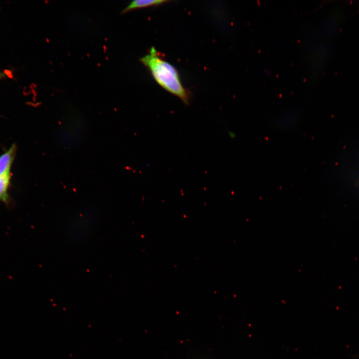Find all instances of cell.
<instances>
[{
    "label": "cell",
    "instance_id": "6da1fadb",
    "mask_svg": "<svg viewBox=\"0 0 359 359\" xmlns=\"http://www.w3.org/2000/svg\"><path fill=\"white\" fill-rule=\"evenodd\" d=\"M140 60L149 69L154 79L162 88L177 96L184 104H189L190 95L182 86L177 70L163 59L155 47H152L149 53Z\"/></svg>",
    "mask_w": 359,
    "mask_h": 359
},
{
    "label": "cell",
    "instance_id": "7a4b0ae2",
    "mask_svg": "<svg viewBox=\"0 0 359 359\" xmlns=\"http://www.w3.org/2000/svg\"><path fill=\"white\" fill-rule=\"evenodd\" d=\"M86 130L87 123L82 116L76 112L68 113L59 124L58 141L64 148H74L81 143Z\"/></svg>",
    "mask_w": 359,
    "mask_h": 359
},
{
    "label": "cell",
    "instance_id": "3957f363",
    "mask_svg": "<svg viewBox=\"0 0 359 359\" xmlns=\"http://www.w3.org/2000/svg\"><path fill=\"white\" fill-rule=\"evenodd\" d=\"M98 211L95 207H88L75 215L67 226V235L73 243H80L90 234L97 220Z\"/></svg>",
    "mask_w": 359,
    "mask_h": 359
},
{
    "label": "cell",
    "instance_id": "277c9868",
    "mask_svg": "<svg viewBox=\"0 0 359 359\" xmlns=\"http://www.w3.org/2000/svg\"><path fill=\"white\" fill-rule=\"evenodd\" d=\"M16 150V145L12 144L0 156V177L11 174L10 170L15 158Z\"/></svg>",
    "mask_w": 359,
    "mask_h": 359
},
{
    "label": "cell",
    "instance_id": "5b68a950",
    "mask_svg": "<svg viewBox=\"0 0 359 359\" xmlns=\"http://www.w3.org/2000/svg\"><path fill=\"white\" fill-rule=\"evenodd\" d=\"M168 1H169L166 0H134L125 7L121 12L125 13L135 9L159 5Z\"/></svg>",
    "mask_w": 359,
    "mask_h": 359
},
{
    "label": "cell",
    "instance_id": "8992f818",
    "mask_svg": "<svg viewBox=\"0 0 359 359\" xmlns=\"http://www.w3.org/2000/svg\"><path fill=\"white\" fill-rule=\"evenodd\" d=\"M11 174L0 177V201L8 205L9 197L8 189L10 184Z\"/></svg>",
    "mask_w": 359,
    "mask_h": 359
},
{
    "label": "cell",
    "instance_id": "52a82bcc",
    "mask_svg": "<svg viewBox=\"0 0 359 359\" xmlns=\"http://www.w3.org/2000/svg\"><path fill=\"white\" fill-rule=\"evenodd\" d=\"M5 76V75L4 73L0 72V80L1 79H2Z\"/></svg>",
    "mask_w": 359,
    "mask_h": 359
}]
</instances>
